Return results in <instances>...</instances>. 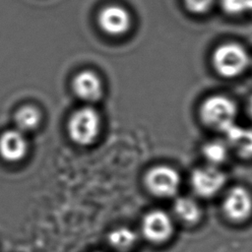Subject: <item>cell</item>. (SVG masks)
Here are the masks:
<instances>
[{
  "instance_id": "cell-18",
  "label": "cell",
  "mask_w": 252,
  "mask_h": 252,
  "mask_svg": "<svg viewBox=\"0 0 252 252\" xmlns=\"http://www.w3.org/2000/svg\"><path fill=\"white\" fill-rule=\"evenodd\" d=\"M248 113H249L250 117L252 118V94L250 95L249 100H248Z\"/></svg>"
},
{
  "instance_id": "cell-3",
  "label": "cell",
  "mask_w": 252,
  "mask_h": 252,
  "mask_svg": "<svg viewBox=\"0 0 252 252\" xmlns=\"http://www.w3.org/2000/svg\"><path fill=\"white\" fill-rule=\"evenodd\" d=\"M212 62L219 75L224 78H234L246 70L250 58L242 45L235 42H226L215 49Z\"/></svg>"
},
{
  "instance_id": "cell-16",
  "label": "cell",
  "mask_w": 252,
  "mask_h": 252,
  "mask_svg": "<svg viewBox=\"0 0 252 252\" xmlns=\"http://www.w3.org/2000/svg\"><path fill=\"white\" fill-rule=\"evenodd\" d=\"M222 10L228 15H241L252 12V0H221Z\"/></svg>"
},
{
  "instance_id": "cell-2",
  "label": "cell",
  "mask_w": 252,
  "mask_h": 252,
  "mask_svg": "<svg viewBox=\"0 0 252 252\" xmlns=\"http://www.w3.org/2000/svg\"><path fill=\"white\" fill-rule=\"evenodd\" d=\"M236 104L229 97L214 94L207 97L200 106L202 121L212 129L224 132L235 123Z\"/></svg>"
},
{
  "instance_id": "cell-10",
  "label": "cell",
  "mask_w": 252,
  "mask_h": 252,
  "mask_svg": "<svg viewBox=\"0 0 252 252\" xmlns=\"http://www.w3.org/2000/svg\"><path fill=\"white\" fill-rule=\"evenodd\" d=\"M72 88L77 97L90 103L99 100L103 93L100 78L89 70L81 71L74 77Z\"/></svg>"
},
{
  "instance_id": "cell-13",
  "label": "cell",
  "mask_w": 252,
  "mask_h": 252,
  "mask_svg": "<svg viewBox=\"0 0 252 252\" xmlns=\"http://www.w3.org/2000/svg\"><path fill=\"white\" fill-rule=\"evenodd\" d=\"M41 113L33 105L26 104L18 108L14 114L15 129L27 134L36 130L41 123Z\"/></svg>"
},
{
  "instance_id": "cell-15",
  "label": "cell",
  "mask_w": 252,
  "mask_h": 252,
  "mask_svg": "<svg viewBox=\"0 0 252 252\" xmlns=\"http://www.w3.org/2000/svg\"><path fill=\"white\" fill-rule=\"evenodd\" d=\"M230 153V149L222 140H212L207 142L202 149L204 158L209 165L220 167V164L226 161Z\"/></svg>"
},
{
  "instance_id": "cell-9",
  "label": "cell",
  "mask_w": 252,
  "mask_h": 252,
  "mask_svg": "<svg viewBox=\"0 0 252 252\" xmlns=\"http://www.w3.org/2000/svg\"><path fill=\"white\" fill-rule=\"evenodd\" d=\"M29 142L26 134L13 128L0 134V158L8 163H17L27 157Z\"/></svg>"
},
{
  "instance_id": "cell-12",
  "label": "cell",
  "mask_w": 252,
  "mask_h": 252,
  "mask_svg": "<svg viewBox=\"0 0 252 252\" xmlns=\"http://www.w3.org/2000/svg\"><path fill=\"white\" fill-rule=\"evenodd\" d=\"M174 217L184 224H195L202 218V209L199 203L188 196H180L173 203Z\"/></svg>"
},
{
  "instance_id": "cell-11",
  "label": "cell",
  "mask_w": 252,
  "mask_h": 252,
  "mask_svg": "<svg viewBox=\"0 0 252 252\" xmlns=\"http://www.w3.org/2000/svg\"><path fill=\"white\" fill-rule=\"evenodd\" d=\"M223 135L230 150L242 158H252V128L234 123L223 132Z\"/></svg>"
},
{
  "instance_id": "cell-6",
  "label": "cell",
  "mask_w": 252,
  "mask_h": 252,
  "mask_svg": "<svg viewBox=\"0 0 252 252\" xmlns=\"http://www.w3.org/2000/svg\"><path fill=\"white\" fill-rule=\"evenodd\" d=\"M225 181V174L220 167L209 164L195 168L190 177L193 191L203 198H211L219 194L224 187Z\"/></svg>"
},
{
  "instance_id": "cell-8",
  "label": "cell",
  "mask_w": 252,
  "mask_h": 252,
  "mask_svg": "<svg viewBox=\"0 0 252 252\" xmlns=\"http://www.w3.org/2000/svg\"><path fill=\"white\" fill-rule=\"evenodd\" d=\"M97 23L102 32L109 35H121L131 28L132 18L128 10L119 5H108L100 10Z\"/></svg>"
},
{
  "instance_id": "cell-1",
  "label": "cell",
  "mask_w": 252,
  "mask_h": 252,
  "mask_svg": "<svg viewBox=\"0 0 252 252\" xmlns=\"http://www.w3.org/2000/svg\"><path fill=\"white\" fill-rule=\"evenodd\" d=\"M100 129V115L92 106H83L76 109L67 122L68 136L78 146L92 145L97 139Z\"/></svg>"
},
{
  "instance_id": "cell-5",
  "label": "cell",
  "mask_w": 252,
  "mask_h": 252,
  "mask_svg": "<svg viewBox=\"0 0 252 252\" xmlns=\"http://www.w3.org/2000/svg\"><path fill=\"white\" fill-rule=\"evenodd\" d=\"M173 231V219L162 210H152L142 219L141 233L150 242L163 243L172 236Z\"/></svg>"
},
{
  "instance_id": "cell-17",
  "label": "cell",
  "mask_w": 252,
  "mask_h": 252,
  "mask_svg": "<svg viewBox=\"0 0 252 252\" xmlns=\"http://www.w3.org/2000/svg\"><path fill=\"white\" fill-rule=\"evenodd\" d=\"M215 0H183L188 11L193 14H204L213 6Z\"/></svg>"
},
{
  "instance_id": "cell-4",
  "label": "cell",
  "mask_w": 252,
  "mask_h": 252,
  "mask_svg": "<svg viewBox=\"0 0 252 252\" xmlns=\"http://www.w3.org/2000/svg\"><path fill=\"white\" fill-rule=\"evenodd\" d=\"M181 178L178 171L172 166L158 164L150 168L145 175L147 189L157 197H174L180 187Z\"/></svg>"
},
{
  "instance_id": "cell-7",
  "label": "cell",
  "mask_w": 252,
  "mask_h": 252,
  "mask_svg": "<svg viewBox=\"0 0 252 252\" xmlns=\"http://www.w3.org/2000/svg\"><path fill=\"white\" fill-rule=\"evenodd\" d=\"M222 211L235 223L246 221L252 216V194L243 186L231 187L223 197Z\"/></svg>"
},
{
  "instance_id": "cell-14",
  "label": "cell",
  "mask_w": 252,
  "mask_h": 252,
  "mask_svg": "<svg viewBox=\"0 0 252 252\" xmlns=\"http://www.w3.org/2000/svg\"><path fill=\"white\" fill-rule=\"evenodd\" d=\"M109 245L118 251H128L132 249L137 241V232L127 226H120L112 229L107 236Z\"/></svg>"
}]
</instances>
